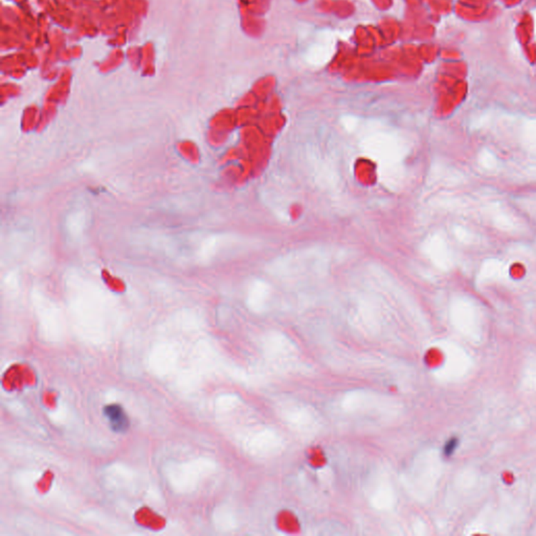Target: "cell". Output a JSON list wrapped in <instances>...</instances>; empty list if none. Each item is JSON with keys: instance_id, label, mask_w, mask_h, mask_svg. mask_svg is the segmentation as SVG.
Returning <instances> with one entry per match:
<instances>
[{"instance_id": "1", "label": "cell", "mask_w": 536, "mask_h": 536, "mask_svg": "<svg viewBox=\"0 0 536 536\" xmlns=\"http://www.w3.org/2000/svg\"><path fill=\"white\" fill-rule=\"evenodd\" d=\"M136 245L184 265L210 264L217 259L234 238L230 234L184 232L167 233L155 230H142L134 234Z\"/></svg>"}, {"instance_id": "2", "label": "cell", "mask_w": 536, "mask_h": 536, "mask_svg": "<svg viewBox=\"0 0 536 536\" xmlns=\"http://www.w3.org/2000/svg\"><path fill=\"white\" fill-rule=\"evenodd\" d=\"M361 150L381 167V178L391 189H397L402 180V160L406 146L397 134L374 130L361 140Z\"/></svg>"}, {"instance_id": "3", "label": "cell", "mask_w": 536, "mask_h": 536, "mask_svg": "<svg viewBox=\"0 0 536 536\" xmlns=\"http://www.w3.org/2000/svg\"><path fill=\"white\" fill-rule=\"evenodd\" d=\"M88 211L83 202H76L67 211L64 220V231L69 240L77 242L82 239L88 225Z\"/></svg>"}, {"instance_id": "4", "label": "cell", "mask_w": 536, "mask_h": 536, "mask_svg": "<svg viewBox=\"0 0 536 536\" xmlns=\"http://www.w3.org/2000/svg\"><path fill=\"white\" fill-rule=\"evenodd\" d=\"M334 39L331 34H323L306 53V61L310 66H325L334 57Z\"/></svg>"}, {"instance_id": "5", "label": "cell", "mask_w": 536, "mask_h": 536, "mask_svg": "<svg viewBox=\"0 0 536 536\" xmlns=\"http://www.w3.org/2000/svg\"><path fill=\"white\" fill-rule=\"evenodd\" d=\"M104 414L110 423L111 428L117 433L126 432L129 426L128 417L118 404H109L104 408Z\"/></svg>"}, {"instance_id": "6", "label": "cell", "mask_w": 536, "mask_h": 536, "mask_svg": "<svg viewBox=\"0 0 536 536\" xmlns=\"http://www.w3.org/2000/svg\"><path fill=\"white\" fill-rule=\"evenodd\" d=\"M269 296V286L262 280H256L249 286V305L254 310H260Z\"/></svg>"}, {"instance_id": "7", "label": "cell", "mask_w": 536, "mask_h": 536, "mask_svg": "<svg viewBox=\"0 0 536 536\" xmlns=\"http://www.w3.org/2000/svg\"><path fill=\"white\" fill-rule=\"evenodd\" d=\"M426 254L432 258L436 264L444 265L445 263V254H444L443 245L438 238H432L426 243Z\"/></svg>"}, {"instance_id": "8", "label": "cell", "mask_w": 536, "mask_h": 536, "mask_svg": "<svg viewBox=\"0 0 536 536\" xmlns=\"http://www.w3.org/2000/svg\"><path fill=\"white\" fill-rule=\"evenodd\" d=\"M343 124L347 130L352 131L356 127L357 120L353 117H346L343 118Z\"/></svg>"}, {"instance_id": "9", "label": "cell", "mask_w": 536, "mask_h": 536, "mask_svg": "<svg viewBox=\"0 0 536 536\" xmlns=\"http://www.w3.org/2000/svg\"><path fill=\"white\" fill-rule=\"evenodd\" d=\"M458 446V440L457 439H452L450 442H448V445H446L445 448V453L446 455H452L453 452H455V448Z\"/></svg>"}, {"instance_id": "10", "label": "cell", "mask_w": 536, "mask_h": 536, "mask_svg": "<svg viewBox=\"0 0 536 536\" xmlns=\"http://www.w3.org/2000/svg\"><path fill=\"white\" fill-rule=\"evenodd\" d=\"M535 34H536V11L535 12Z\"/></svg>"}]
</instances>
